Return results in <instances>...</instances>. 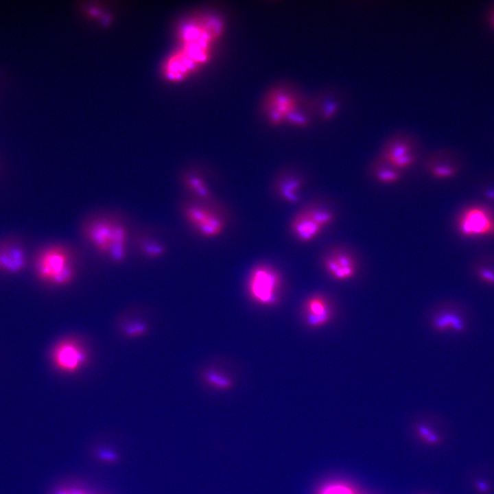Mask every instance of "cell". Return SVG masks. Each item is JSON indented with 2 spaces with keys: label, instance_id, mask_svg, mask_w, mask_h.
<instances>
[{
  "label": "cell",
  "instance_id": "1",
  "mask_svg": "<svg viewBox=\"0 0 494 494\" xmlns=\"http://www.w3.org/2000/svg\"><path fill=\"white\" fill-rule=\"evenodd\" d=\"M87 242L112 262L121 263L128 256L129 234L126 226L107 216L94 217L83 225Z\"/></svg>",
  "mask_w": 494,
  "mask_h": 494
},
{
  "label": "cell",
  "instance_id": "2",
  "mask_svg": "<svg viewBox=\"0 0 494 494\" xmlns=\"http://www.w3.org/2000/svg\"><path fill=\"white\" fill-rule=\"evenodd\" d=\"M35 270L38 279L45 283L57 286L67 285L75 275L73 254L62 245L45 247L36 257Z\"/></svg>",
  "mask_w": 494,
  "mask_h": 494
},
{
  "label": "cell",
  "instance_id": "3",
  "mask_svg": "<svg viewBox=\"0 0 494 494\" xmlns=\"http://www.w3.org/2000/svg\"><path fill=\"white\" fill-rule=\"evenodd\" d=\"M458 233L464 238L494 237V211L482 204H473L462 208L455 220Z\"/></svg>",
  "mask_w": 494,
  "mask_h": 494
},
{
  "label": "cell",
  "instance_id": "4",
  "mask_svg": "<svg viewBox=\"0 0 494 494\" xmlns=\"http://www.w3.org/2000/svg\"><path fill=\"white\" fill-rule=\"evenodd\" d=\"M282 285L280 273L268 264H258L250 271L247 283L252 300L265 306H274L279 299Z\"/></svg>",
  "mask_w": 494,
  "mask_h": 494
},
{
  "label": "cell",
  "instance_id": "5",
  "mask_svg": "<svg viewBox=\"0 0 494 494\" xmlns=\"http://www.w3.org/2000/svg\"><path fill=\"white\" fill-rule=\"evenodd\" d=\"M183 215L187 222L205 238H215L224 231L226 223L213 209L198 203H187L183 207Z\"/></svg>",
  "mask_w": 494,
  "mask_h": 494
},
{
  "label": "cell",
  "instance_id": "6",
  "mask_svg": "<svg viewBox=\"0 0 494 494\" xmlns=\"http://www.w3.org/2000/svg\"><path fill=\"white\" fill-rule=\"evenodd\" d=\"M471 325V314L467 307L460 303H450L442 305L432 315L430 325L438 333L452 332L464 334Z\"/></svg>",
  "mask_w": 494,
  "mask_h": 494
},
{
  "label": "cell",
  "instance_id": "7",
  "mask_svg": "<svg viewBox=\"0 0 494 494\" xmlns=\"http://www.w3.org/2000/svg\"><path fill=\"white\" fill-rule=\"evenodd\" d=\"M325 272L339 282L353 279L357 274L359 265L355 255L344 247L336 246L327 250L322 259Z\"/></svg>",
  "mask_w": 494,
  "mask_h": 494
},
{
  "label": "cell",
  "instance_id": "8",
  "mask_svg": "<svg viewBox=\"0 0 494 494\" xmlns=\"http://www.w3.org/2000/svg\"><path fill=\"white\" fill-rule=\"evenodd\" d=\"M87 360L85 348L73 338L59 341L51 352V360L55 368L66 373H76L84 366Z\"/></svg>",
  "mask_w": 494,
  "mask_h": 494
},
{
  "label": "cell",
  "instance_id": "9",
  "mask_svg": "<svg viewBox=\"0 0 494 494\" xmlns=\"http://www.w3.org/2000/svg\"><path fill=\"white\" fill-rule=\"evenodd\" d=\"M417 159L412 142L404 137H396L385 145L379 161L401 172L412 167Z\"/></svg>",
  "mask_w": 494,
  "mask_h": 494
},
{
  "label": "cell",
  "instance_id": "10",
  "mask_svg": "<svg viewBox=\"0 0 494 494\" xmlns=\"http://www.w3.org/2000/svg\"><path fill=\"white\" fill-rule=\"evenodd\" d=\"M334 311L330 300L325 295L316 294L309 297L303 306L305 324L311 329H318L329 324Z\"/></svg>",
  "mask_w": 494,
  "mask_h": 494
},
{
  "label": "cell",
  "instance_id": "11",
  "mask_svg": "<svg viewBox=\"0 0 494 494\" xmlns=\"http://www.w3.org/2000/svg\"><path fill=\"white\" fill-rule=\"evenodd\" d=\"M290 226L292 233L302 243L313 242L325 230L314 217L307 206L295 214Z\"/></svg>",
  "mask_w": 494,
  "mask_h": 494
},
{
  "label": "cell",
  "instance_id": "12",
  "mask_svg": "<svg viewBox=\"0 0 494 494\" xmlns=\"http://www.w3.org/2000/svg\"><path fill=\"white\" fill-rule=\"evenodd\" d=\"M460 169V163L456 154L447 151L435 154L427 165L429 174L440 180L453 178Z\"/></svg>",
  "mask_w": 494,
  "mask_h": 494
},
{
  "label": "cell",
  "instance_id": "13",
  "mask_svg": "<svg viewBox=\"0 0 494 494\" xmlns=\"http://www.w3.org/2000/svg\"><path fill=\"white\" fill-rule=\"evenodd\" d=\"M25 255L21 247L13 244L0 246V269L10 273H16L25 265Z\"/></svg>",
  "mask_w": 494,
  "mask_h": 494
},
{
  "label": "cell",
  "instance_id": "14",
  "mask_svg": "<svg viewBox=\"0 0 494 494\" xmlns=\"http://www.w3.org/2000/svg\"><path fill=\"white\" fill-rule=\"evenodd\" d=\"M303 180L298 176H282L277 182L276 191L279 197L290 204H296L300 200V193L303 187Z\"/></svg>",
  "mask_w": 494,
  "mask_h": 494
},
{
  "label": "cell",
  "instance_id": "15",
  "mask_svg": "<svg viewBox=\"0 0 494 494\" xmlns=\"http://www.w3.org/2000/svg\"><path fill=\"white\" fill-rule=\"evenodd\" d=\"M187 189L200 200L210 202L213 200L212 193L204 178L196 173H187L183 177Z\"/></svg>",
  "mask_w": 494,
  "mask_h": 494
},
{
  "label": "cell",
  "instance_id": "16",
  "mask_svg": "<svg viewBox=\"0 0 494 494\" xmlns=\"http://www.w3.org/2000/svg\"><path fill=\"white\" fill-rule=\"evenodd\" d=\"M473 273L479 282L494 287V256L486 255L477 259L473 266Z\"/></svg>",
  "mask_w": 494,
  "mask_h": 494
},
{
  "label": "cell",
  "instance_id": "17",
  "mask_svg": "<svg viewBox=\"0 0 494 494\" xmlns=\"http://www.w3.org/2000/svg\"><path fill=\"white\" fill-rule=\"evenodd\" d=\"M373 176L379 183L389 185L399 182L402 177V172L379 160L373 168Z\"/></svg>",
  "mask_w": 494,
  "mask_h": 494
},
{
  "label": "cell",
  "instance_id": "18",
  "mask_svg": "<svg viewBox=\"0 0 494 494\" xmlns=\"http://www.w3.org/2000/svg\"><path fill=\"white\" fill-rule=\"evenodd\" d=\"M203 379L209 386L219 390H228L233 384L230 377L216 370L204 371Z\"/></svg>",
  "mask_w": 494,
  "mask_h": 494
},
{
  "label": "cell",
  "instance_id": "19",
  "mask_svg": "<svg viewBox=\"0 0 494 494\" xmlns=\"http://www.w3.org/2000/svg\"><path fill=\"white\" fill-rule=\"evenodd\" d=\"M139 248L143 255L150 259L161 258L166 252V248L163 244L150 239L142 240Z\"/></svg>",
  "mask_w": 494,
  "mask_h": 494
},
{
  "label": "cell",
  "instance_id": "20",
  "mask_svg": "<svg viewBox=\"0 0 494 494\" xmlns=\"http://www.w3.org/2000/svg\"><path fill=\"white\" fill-rule=\"evenodd\" d=\"M318 494H353L346 486L340 485H328L322 487Z\"/></svg>",
  "mask_w": 494,
  "mask_h": 494
},
{
  "label": "cell",
  "instance_id": "21",
  "mask_svg": "<svg viewBox=\"0 0 494 494\" xmlns=\"http://www.w3.org/2000/svg\"><path fill=\"white\" fill-rule=\"evenodd\" d=\"M126 333L130 336H138L145 333L146 327L145 325L140 322H132L129 324L125 329Z\"/></svg>",
  "mask_w": 494,
  "mask_h": 494
},
{
  "label": "cell",
  "instance_id": "22",
  "mask_svg": "<svg viewBox=\"0 0 494 494\" xmlns=\"http://www.w3.org/2000/svg\"><path fill=\"white\" fill-rule=\"evenodd\" d=\"M486 19L488 25L494 31V3L486 11Z\"/></svg>",
  "mask_w": 494,
  "mask_h": 494
},
{
  "label": "cell",
  "instance_id": "23",
  "mask_svg": "<svg viewBox=\"0 0 494 494\" xmlns=\"http://www.w3.org/2000/svg\"><path fill=\"white\" fill-rule=\"evenodd\" d=\"M420 430L421 433L424 434L426 436V438L430 442L436 443L438 441V438L435 434H434L433 432H430L427 428L423 426L420 428Z\"/></svg>",
  "mask_w": 494,
  "mask_h": 494
},
{
  "label": "cell",
  "instance_id": "24",
  "mask_svg": "<svg viewBox=\"0 0 494 494\" xmlns=\"http://www.w3.org/2000/svg\"><path fill=\"white\" fill-rule=\"evenodd\" d=\"M476 487L478 490L482 493H487L489 490V485L482 480H479L476 482Z\"/></svg>",
  "mask_w": 494,
  "mask_h": 494
},
{
  "label": "cell",
  "instance_id": "25",
  "mask_svg": "<svg viewBox=\"0 0 494 494\" xmlns=\"http://www.w3.org/2000/svg\"><path fill=\"white\" fill-rule=\"evenodd\" d=\"M60 494H84V493H80V492H78V491H70V492L65 491V492H63V493H60Z\"/></svg>",
  "mask_w": 494,
  "mask_h": 494
}]
</instances>
